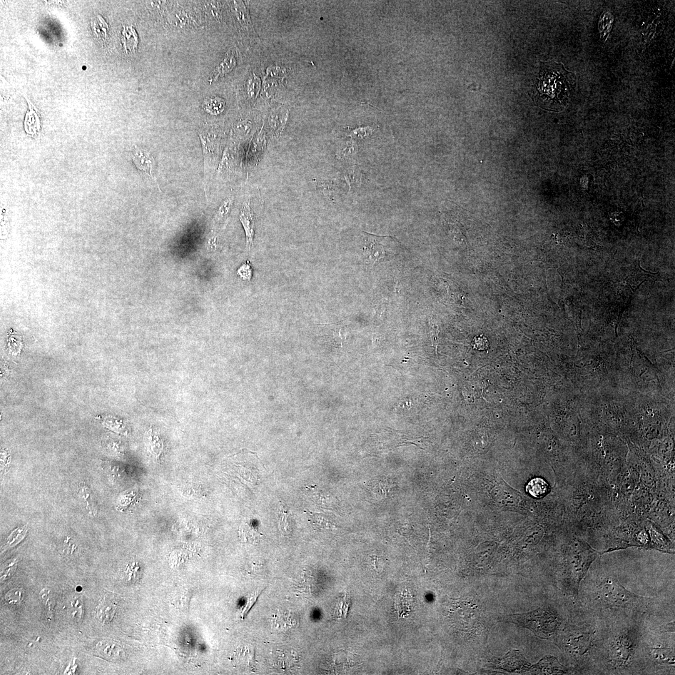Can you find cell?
<instances>
[{
	"label": "cell",
	"mask_w": 675,
	"mask_h": 675,
	"mask_svg": "<svg viewBox=\"0 0 675 675\" xmlns=\"http://www.w3.org/2000/svg\"><path fill=\"white\" fill-rule=\"evenodd\" d=\"M575 84V74L567 71L562 64L554 62L541 63L535 103L547 111L564 110L572 96Z\"/></svg>",
	"instance_id": "obj_1"
},
{
	"label": "cell",
	"mask_w": 675,
	"mask_h": 675,
	"mask_svg": "<svg viewBox=\"0 0 675 675\" xmlns=\"http://www.w3.org/2000/svg\"><path fill=\"white\" fill-rule=\"evenodd\" d=\"M510 619L542 638L551 637L560 625L559 616L549 609H539L526 614L512 615Z\"/></svg>",
	"instance_id": "obj_2"
},
{
	"label": "cell",
	"mask_w": 675,
	"mask_h": 675,
	"mask_svg": "<svg viewBox=\"0 0 675 675\" xmlns=\"http://www.w3.org/2000/svg\"><path fill=\"white\" fill-rule=\"evenodd\" d=\"M598 598L609 606L634 608L644 603V597L629 591L616 579L605 578L597 587Z\"/></svg>",
	"instance_id": "obj_3"
},
{
	"label": "cell",
	"mask_w": 675,
	"mask_h": 675,
	"mask_svg": "<svg viewBox=\"0 0 675 675\" xmlns=\"http://www.w3.org/2000/svg\"><path fill=\"white\" fill-rule=\"evenodd\" d=\"M635 639L628 632L618 635L612 642L610 651V660L615 667L626 665L634 654Z\"/></svg>",
	"instance_id": "obj_4"
},
{
	"label": "cell",
	"mask_w": 675,
	"mask_h": 675,
	"mask_svg": "<svg viewBox=\"0 0 675 675\" xmlns=\"http://www.w3.org/2000/svg\"><path fill=\"white\" fill-rule=\"evenodd\" d=\"M365 252L369 256L373 265L384 260L387 255L388 245L393 239L390 236H378L363 233Z\"/></svg>",
	"instance_id": "obj_5"
},
{
	"label": "cell",
	"mask_w": 675,
	"mask_h": 675,
	"mask_svg": "<svg viewBox=\"0 0 675 675\" xmlns=\"http://www.w3.org/2000/svg\"><path fill=\"white\" fill-rule=\"evenodd\" d=\"M590 640L591 635L589 632L582 630L570 632L565 638V647L570 654L580 656L589 649Z\"/></svg>",
	"instance_id": "obj_6"
},
{
	"label": "cell",
	"mask_w": 675,
	"mask_h": 675,
	"mask_svg": "<svg viewBox=\"0 0 675 675\" xmlns=\"http://www.w3.org/2000/svg\"><path fill=\"white\" fill-rule=\"evenodd\" d=\"M131 158L138 170L150 176L156 182L154 172L155 161L151 153L136 146L132 152Z\"/></svg>",
	"instance_id": "obj_7"
},
{
	"label": "cell",
	"mask_w": 675,
	"mask_h": 675,
	"mask_svg": "<svg viewBox=\"0 0 675 675\" xmlns=\"http://www.w3.org/2000/svg\"><path fill=\"white\" fill-rule=\"evenodd\" d=\"M240 220L242 223L244 229H245L246 244H247V246L250 250L253 243L255 231H254L253 216L252 213H251L250 202L249 200L246 201L243 204L240 215Z\"/></svg>",
	"instance_id": "obj_8"
},
{
	"label": "cell",
	"mask_w": 675,
	"mask_h": 675,
	"mask_svg": "<svg viewBox=\"0 0 675 675\" xmlns=\"http://www.w3.org/2000/svg\"><path fill=\"white\" fill-rule=\"evenodd\" d=\"M236 65V59L233 53H228L225 58L221 62L214 70L212 75L209 79L210 83H214L218 79L223 78L233 70Z\"/></svg>",
	"instance_id": "obj_9"
},
{
	"label": "cell",
	"mask_w": 675,
	"mask_h": 675,
	"mask_svg": "<svg viewBox=\"0 0 675 675\" xmlns=\"http://www.w3.org/2000/svg\"><path fill=\"white\" fill-rule=\"evenodd\" d=\"M116 609V604L113 600L104 598L97 607V617L102 622L109 624L115 615Z\"/></svg>",
	"instance_id": "obj_10"
},
{
	"label": "cell",
	"mask_w": 675,
	"mask_h": 675,
	"mask_svg": "<svg viewBox=\"0 0 675 675\" xmlns=\"http://www.w3.org/2000/svg\"><path fill=\"white\" fill-rule=\"evenodd\" d=\"M28 101L29 110L27 112L25 120H24V129L26 133L30 135L34 136V134H38L40 131L41 124L40 119H39L38 114L37 113V110L35 107L34 106L31 102Z\"/></svg>",
	"instance_id": "obj_11"
},
{
	"label": "cell",
	"mask_w": 675,
	"mask_h": 675,
	"mask_svg": "<svg viewBox=\"0 0 675 675\" xmlns=\"http://www.w3.org/2000/svg\"><path fill=\"white\" fill-rule=\"evenodd\" d=\"M230 3L231 9L238 23L241 27L245 29V30L250 31V29H252V25L250 14L243 1H231Z\"/></svg>",
	"instance_id": "obj_12"
},
{
	"label": "cell",
	"mask_w": 675,
	"mask_h": 675,
	"mask_svg": "<svg viewBox=\"0 0 675 675\" xmlns=\"http://www.w3.org/2000/svg\"><path fill=\"white\" fill-rule=\"evenodd\" d=\"M653 659L658 664L673 665L675 664V653L669 648L655 647L651 649Z\"/></svg>",
	"instance_id": "obj_13"
},
{
	"label": "cell",
	"mask_w": 675,
	"mask_h": 675,
	"mask_svg": "<svg viewBox=\"0 0 675 675\" xmlns=\"http://www.w3.org/2000/svg\"><path fill=\"white\" fill-rule=\"evenodd\" d=\"M288 116V111L278 109L273 112L269 116L268 121L274 132L279 134L285 128Z\"/></svg>",
	"instance_id": "obj_14"
},
{
	"label": "cell",
	"mask_w": 675,
	"mask_h": 675,
	"mask_svg": "<svg viewBox=\"0 0 675 675\" xmlns=\"http://www.w3.org/2000/svg\"><path fill=\"white\" fill-rule=\"evenodd\" d=\"M148 447L149 452L158 459L163 452L164 444L160 436L151 428L148 432Z\"/></svg>",
	"instance_id": "obj_15"
},
{
	"label": "cell",
	"mask_w": 675,
	"mask_h": 675,
	"mask_svg": "<svg viewBox=\"0 0 675 675\" xmlns=\"http://www.w3.org/2000/svg\"><path fill=\"white\" fill-rule=\"evenodd\" d=\"M539 668L541 672L547 674H564L567 672L565 668L559 664L554 657L546 658L540 662Z\"/></svg>",
	"instance_id": "obj_16"
},
{
	"label": "cell",
	"mask_w": 675,
	"mask_h": 675,
	"mask_svg": "<svg viewBox=\"0 0 675 675\" xmlns=\"http://www.w3.org/2000/svg\"><path fill=\"white\" fill-rule=\"evenodd\" d=\"M526 490L532 497H542L546 494L548 491V484L545 480L540 478H535L528 483Z\"/></svg>",
	"instance_id": "obj_17"
},
{
	"label": "cell",
	"mask_w": 675,
	"mask_h": 675,
	"mask_svg": "<svg viewBox=\"0 0 675 675\" xmlns=\"http://www.w3.org/2000/svg\"><path fill=\"white\" fill-rule=\"evenodd\" d=\"M225 103L223 99L220 98H208L205 99L203 104V108L208 113L213 114V115H217V114L222 113L225 109Z\"/></svg>",
	"instance_id": "obj_18"
},
{
	"label": "cell",
	"mask_w": 675,
	"mask_h": 675,
	"mask_svg": "<svg viewBox=\"0 0 675 675\" xmlns=\"http://www.w3.org/2000/svg\"><path fill=\"white\" fill-rule=\"evenodd\" d=\"M309 522L315 529L331 530L335 528V525L324 515L316 513L308 512Z\"/></svg>",
	"instance_id": "obj_19"
},
{
	"label": "cell",
	"mask_w": 675,
	"mask_h": 675,
	"mask_svg": "<svg viewBox=\"0 0 675 675\" xmlns=\"http://www.w3.org/2000/svg\"><path fill=\"white\" fill-rule=\"evenodd\" d=\"M233 202V198H228L221 204L217 212L216 213L215 219H214V222L215 224L221 225V224H224L225 221L228 220Z\"/></svg>",
	"instance_id": "obj_20"
},
{
	"label": "cell",
	"mask_w": 675,
	"mask_h": 675,
	"mask_svg": "<svg viewBox=\"0 0 675 675\" xmlns=\"http://www.w3.org/2000/svg\"><path fill=\"white\" fill-rule=\"evenodd\" d=\"M92 30L98 38L105 39L109 30L108 24L101 16L91 19Z\"/></svg>",
	"instance_id": "obj_21"
},
{
	"label": "cell",
	"mask_w": 675,
	"mask_h": 675,
	"mask_svg": "<svg viewBox=\"0 0 675 675\" xmlns=\"http://www.w3.org/2000/svg\"><path fill=\"white\" fill-rule=\"evenodd\" d=\"M261 81L260 78L255 74H252L248 79L246 84V91L247 96L250 100L255 101L260 93Z\"/></svg>",
	"instance_id": "obj_22"
},
{
	"label": "cell",
	"mask_w": 675,
	"mask_h": 675,
	"mask_svg": "<svg viewBox=\"0 0 675 675\" xmlns=\"http://www.w3.org/2000/svg\"><path fill=\"white\" fill-rule=\"evenodd\" d=\"M289 512L285 505L281 504L278 516L279 529L284 535L290 533V523H289Z\"/></svg>",
	"instance_id": "obj_23"
},
{
	"label": "cell",
	"mask_w": 675,
	"mask_h": 675,
	"mask_svg": "<svg viewBox=\"0 0 675 675\" xmlns=\"http://www.w3.org/2000/svg\"><path fill=\"white\" fill-rule=\"evenodd\" d=\"M24 598V591L23 589L16 588V589H11L7 593L5 596V600L9 604L13 605H18L23 602Z\"/></svg>",
	"instance_id": "obj_24"
},
{
	"label": "cell",
	"mask_w": 675,
	"mask_h": 675,
	"mask_svg": "<svg viewBox=\"0 0 675 675\" xmlns=\"http://www.w3.org/2000/svg\"><path fill=\"white\" fill-rule=\"evenodd\" d=\"M41 601L48 608L49 611L53 610L56 604L55 597L53 592L48 589H44L39 594Z\"/></svg>",
	"instance_id": "obj_25"
},
{
	"label": "cell",
	"mask_w": 675,
	"mask_h": 675,
	"mask_svg": "<svg viewBox=\"0 0 675 675\" xmlns=\"http://www.w3.org/2000/svg\"><path fill=\"white\" fill-rule=\"evenodd\" d=\"M140 567L138 563L133 562L128 565L126 569V579L129 582L138 581L140 577Z\"/></svg>",
	"instance_id": "obj_26"
},
{
	"label": "cell",
	"mask_w": 675,
	"mask_h": 675,
	"mask_svg": "<svg viewBox=\"0 0 675 675\" xmlns=\"http://www.w3.org/2000/svg\"><path fill=\"white\" fill-rule=\"evenodd\" d=\"M103 650L104 654L107 657L117 659V658L121 657L123 655V650L118 644L113 642H108L105 644Z\"/></svg>",
	"instance_id": "obj_27"
},
{
	"label": "cell",
	"mask_w": 675,
	"mask_h": 675,
	"mask_svg": "<svg viewBox=\"0 0 675 675\" xmlns=\"http://www.w3.org/2000/svg\"><path fill=\"white\" fill-rule=\"evenodd\" d=\"M236 659L240 662H245V664H249L252 661L254 654L248 648H243V649H239L236 652Z\"/></svg>",
	"instance_id": "obj_28"
},
{
	"label": "cell",
	"mask_w": 675,
	"mask_h": 675,
	"mask_svg": "<svg viewBox=\"0 0 675 675\" xmlns=\"http://www.w3.org/2000/svg\"><path fill=\"white\" fill-rule=\"evenodd\" d=\"M72 616L74 619L79 620L83 616V604L80 599H76L71 602Z\"/></svg>",
	"instance_id": "obj_29"
},
{
	"label": "cell",
	"mask_w": 675,
	"mask_h": 675,
	"mask_svg": "<svg viewBox=\"0 0 675 675\" xmlns=\"http://www.w3.org/2000/svg\"><path fill=\"white\" fill-rule=\"evenodd\" d=\"M407 603H411V598L407 596L405 594H400L399 597H397V600H396V607H397L398 612H400L399 613L400 614H401V615H402L403 609H405L410 607V606L407 605Z\"/></svg>",
	"instance_id": "obj_30"
},
{
	"label": "cell",
	"mask_w": 675,
	"mask_h": 675,
	"mask_svg": "<svg viewBox=\"0 0 675 675\" xmlns=\"http://www.w3.org/2000/svg\"><path fill=\"white\" fill-rule=\"evenodd\" d=\"M16 569V562L15 561H11V562H9L8 564H6V565H4L3 571L1 572V579L6 580L9 579V577H11L12 575H13Z\"/></svg>",
	"instance_id": "obj_31"
},
{
	"label": "cell",
	"mask_w": 675,
	"mask_h": 675,
	"mask_svg": "<svg viewBox=\"0 0 675 675\" xmlns=\"http://www.w3.org/2000/svg\"><path fill=\"white\" fill-rule=\"evenodd\" d=\"M81 493L82 497H83L84 500H85V502L87 503V507H88L89 511H90L92 514H94V513L96 512L94 511V506L93 502H92L90 493H89L88 489H87L86 486L82 487Z\"/></svg>",
	"instance_id": "obj_32"
},
{
	"label": "cell",
	"mask_w": 675,
	"mask_h": 675,
	"mask_svg": "<svg viewBox=\"0 0 675 675\" xmlns=\"http://www.w3.org/2000/svg\"><path fill=\"white\" fill-rule=\"evenodd\" d=\"M261 592V590H258V591H256L255 592H254L252 595H251L250 597L249 598L248 600L247 604L246 605L245 609L243 612V616H245L246 614H248L249 610L253 607V605L255 604L256 600H257L259 595H260Z\"/></svg>",
	"instance_id": "obj_33"
},
{
	"label": "cell",
	"mask_w": 675,
	"mask_h": 675,
	"mask_svg": "<svg viewBox=\"0 0 675 675\" xmlns=\"http://www.w3.org/2000/svg\"><path fill=\"white\" fill-rule=\"evenodd\" d=\"M239 275L245 280H250L251 276V270L250 266L248 265H244L239 269L238 271Z\"/></svg>",
	"instance_id": "obj_34"
},
{
	"label": "cell",
	"mask_w": 675,
	"mask_h": 675,
	"mask_svg": "<svg viewBox=\"0 0 675 675\" xmlns=\"http://www.w3.org/2000/svg\"><path fill=\"white\" fill-rule=\"evenodd\" d=\"M438 329L437 326L432 325L431 328V339H432V346L437 351L438 345Z\"/></svg>",
	"instance_id": "obj_35"
}]
</instances>
